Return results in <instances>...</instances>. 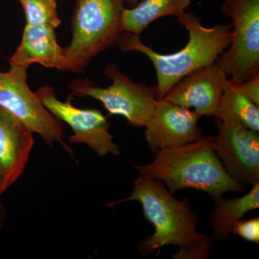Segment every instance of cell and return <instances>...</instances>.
Wrapping results in <instances>:
<instances>
[{"mask_svg": "<svg viewBox=\"0 0 259 259\" xmlns=\"http://www.w3.org/2000/svg\"><path fill=\"white\" fill-rule=\"evenodd\" d=\"M200 116L191 109L166 100H158L148 119L144 139L151 152L194 142L203 136L198 125Z\"/></svg>", "mask_w": 259, "mask_h": 259, "instance_id": "cell-10", "label": "cell"}, {"mask_svg": "<svg viewBox=\"0 0 259 259\" xmlns=\"http://www.w3.org/2000/svg\"><path fill=\"white\" fill-rule=\"evenodd\" d=\"M23 7L26 24L56 29L60 26L56 0H18Z\"/></svg>", "mask_w": 259, "mask_h": 259, "instance_id": "cell-17", "label": "cell"}, {"mask_svg": "<svg viewBox=\"0 0 259 259\" xmlns=\"http://www.w3.org/2000/svg\"><path fill=\"white\" fill-rule=\"evenodd\" d=\"M214 150L225 170L244 186L259 182V132L247 128L221 107Z\"/></svg>", "mask_w": 259, "mask_h": 259, "instance_id": "cell-8", "label": "cell"}, {"mask_svg": "<svg viewBox=\"0 0 259 259\" xmlns=\"http://www.w3.org/2000/svg\"><path fill=\"white\" fill-rule=\"evenodd\" d=\"M141 0H125V4L128 5L129 8L136 6Z\"/></svg>", "mask_w": 259, "mask_h": 259, "instance_id": "cell-20", "label": "cell"}, {"mask_svg": "<svg viewBox=\"0 0 259 259\" xmlns=\"http://www.w3.org/2000/svg\"><path fill=\"white\" fill-rule=\"evenodd\" d=\"M5 210L3 208V206L2 205L1 201H0V228L2 227V223H3V218H4Z\"/></svg>", "mask_w": 259, "mask_h": 259, "instance_id": "cell-21", "label": "cell"}, {"mask_svg": "<svg viewBox=\"0 0 259 259\" xmlns=\"http://www.w3.org/2000/svg\"><path fill=\"white\" fill-rule=\"evenodd\" d=\"M189 34L187 45L170 54L156 52L141 40L140 35L123 32L117 46L123 51H136L149 59L156 70L157 100H162L180 80L201 68L214 64L232 40L231 24L207 28L200 18L185 12L178 18Z\"/></svg>", "mask_w": 259, "mask_h": 259, "instance_id": "cell-2", "label": "cell"}, {"mask_svg": "<svg viewBox=\"0 0 259 259\" xmlns=\"http://www.w3.org/2000/svg\"><path fill=\"white\" fill-rule=\"evenodd\" d=\"M139 175L160 181L171 194L184 189L202 191L214 197L244 192L245 186L228 175L214 150V136L162 149L151 163L134 165Z\"/></svg>", "mask_w": 259, "mask_h": 259, "instance_id": "cell-3", "label": "cell"}, {"mask_svg": "<svg viewBox=\"0 0 259 259\" xmlns=\"http://www.w3.org/2000/svg\"><path fill=\"white\" fill-rule=\"evenodd\" d=\"M232 82L242 95L259 107V74L243 82Z\"/></svg>", "mask_w": 259, "mask_h": 259, "instance_id": "cell-19", "label": "cell"}, {"mask_svg": "<svg viewBox=\"0 0 259 259\" xmlns=\"http://www.w3.org/2000/svg\"><path fill=\"white\" fill-rule=\"evenodd\" d=\"M32 133L0 107V197L25 171L34 146Z\"/></svg>", "mask_w": 259, "mask_h": 259, "instance_id": "cell-12", "label": "cell"}, {"mask_svg": "<svg viewBox=\"0 0 259 259\" xmlns=\"http://www.w3.org/2000/svg\"><path fill=\"white\" fill-rule=\"evenodd\" d=\"M221 107L247 128L259 132V107L242 95L230 79L227 81Z\"/></svg>", "mask_w": 259, "mask_h": 259, "instance_id": "cell-16", "label": "cell"}, {"mask_svg": "<svg viewBox=\"0 0 259 259\" xmlns=\"http://www.w3.org/2000/svg\"><path fill=\"white\" fill-rule=\"evenodd\" d=\"M6 72L0 71V107L13 114L32 133L38 134L47 146L61 145L70 156L74 151L64 141V130L58 120L44 107L27 82L26 68L10 65Z\"/></svg>", "mask_w": 259, "mask_h": 259, "instance_id": "cell-7", "label": "cell"}, {"mask_svg": "<svg viewBox=\"0 0 259 259\" xmlns=\"http://www.w3.org/2000/svg\"><path fill=\"white\" fill-rule=\"evenodd\" d=\"M35 94L54 117L72 129L70 143L87 145L101 157L120 154V148L109 131L111 125L100 110L78 108L70 98L62 101L56 96L54 88L48 85L39 88Z\"/></svg>", "mask_w": 259, "mask_h": 259, "instance_id": "cell-9", "label": "cell"}, {"mask_svg": "<svg viewBox=\"0 0 259 259\" xmlns=\"http://www.w3.org/2000/svg\"><path fill=\"white\" fill-rule=\"evenodd\" d=\"M125 0H76L72 39L65 54L71 72L79 74L94 58L117 45Z\"/></svg>", "mask_w": 259, "mask_h": 259, "instance_id": "cell-4", "label": "cell"}, {"mask_svg": "<svg viewBox=\"0 0 259 259\" xmlns=\"http://www.w3.org/2000/svg\"><path fill=\"white\" fill-rule=\"evenodd\" d=\"M192 0H141L133 8H124L122 32L140 35L155 20L163 17L184 14Z\"/></svg>", "mask_w": 259, "mask_h": 259, "instance_id": "cell-15", "label": "cell"}, {"mask_svg": "<svg viewBox=\"0 0 259 259\" xmlns=\"http://www.w3.org/2000/svg\"><path fill=\"white\" fill-rule=\"evenodd\" d=\"M214 207L209 214V226L212 228L213 241H223L231 234L237 221L246 213L259 208V182L241 197L233 199L214 197Z\"/></svg>", "mask_w": 259, "mask_h": 259, "instance_id": "cell-14", "label": "cell"}, {"mask_svg": "<svg viewBox=\"0 0 259 259\" xmlns=\"http://www.w3.org/2000/svg\"><path fill=\"white\" fill-rule=\"evenodd\" d=\"M221 11L231 19L232 40L215 63L243 82L259 74V0H224Z\"/></svg>", "mask_w": 259, "mask_h": 259, "instance_id": "cell-6", "label": "cell"}, {"mask_svg": "<svg viewBox=\"0 0 259 259\" xmlns=\"http://www.w3.org/2000/svg\"><path fill=\"white\" fill-rule=\"evenodd\" d=\"M231 233L241 237L245 241L259 245V218L239 220L235 223Z\"/></svg>", "mask_w": 259, "mask_h": 259, "instance_id": "cell-18", "label": "cell"}, {"mask_svg": "<svg viewBox=\"0 0 259 259\" xmlns=\"http://www.w3.org/2000/svg\"><path fill=\"white\" fill-rule=\"evenodd\" d=\"M112 83L100 88L88 79H77L68 85L71 96L90 97L101 102L110 115H121L135 127H144L157 102L156 86L135 82L115 64L105 69Z\"/></svg>", "mask_w": 259, "mask_h": 259, "instance_id": "cell-5", "label": "cell"}, {"mask_svg": "<svg viewBox=\"0 0 259 259\" xmlns=\"http://www.w3.org/2000/svg\"><path fill=\"white\" fill-rule=\"evenodd\" d=\"M56 29L42 25L26 24L21 42L10 58V65L28 69L39 64L46 68L71 72L64 48L58 44Z\"/></svg>", "mask_w": 259, "mask_h": 259, "instance_id": "cell-13", "label": "cell"}, {"mask_svg": "<svg viewBox=\"0 0 259 259\" xmlns=\"http://www.w3.org/2000/svg\"><path fill=\"white\" fill-rule=\"evenodd\" d=\"M228 76L214 63L180 80L163 100L185 108L194 109L200 117H217Z\"/></svg>", "mask_w": 259, "mask_h": 259, "instance_id": "cell-11", "label": "cell"}, {"mask_svg": "<svg viewBox=\"0 0 259 259\" xmlns=\"http://www.w3.org/2000/svg\"><path fill=\"white\" fill-rule=\"evenodd\" d=\"M136 201L142 206L144 217L154 228V233L141 239L138 246L144 255H159L163 247L175 245L178 252L171 259H208L214 241L197 231L198 216L191 208L190 200L174 197L160 181L140 175L135 180L128 197L106 204L113 208L122 202Z\"/></svg>", "mask_w": 259, "mask_h": 259, "instance_id": "cell-1", "label": "cell"}]
</instances>
